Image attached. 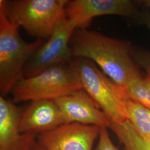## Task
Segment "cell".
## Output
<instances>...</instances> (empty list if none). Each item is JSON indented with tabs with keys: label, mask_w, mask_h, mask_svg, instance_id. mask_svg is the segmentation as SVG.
<instances>
[{
	"label": "cell",
	"mask_w": 150,
	"mask_h": 150,
	"mask_svg": "<svg viewBox=\"0 0 150 150\" xmlns=\"http://www.w3.org/2000/svg\"><path fill=\"white\" fill-rule=\"evenodd\" d=\"M70 45L73 57L86 58L98 64L125 92L142 77L134 61V48L129 42L85 28L76 29Z\"/></svg>",
	"instance_id": "1"
},
{
	"label": "cell",
	"mask_w": 150,
	"mask_h": 150,
	"mask_svg": "<svg viewBox=\"0 0 150 150\" xmlns=\"http://www.w3.org/2000/svg\"><path fill=\"white\" fill-rule=\"evenodd\" d=\"M69 64L82 90L101 109L110 122L122 123L129 120L126 107L129 98L123 90L107 78L90 59L74 57Z\"/></svg>",
	"instance_id": "2"
},
{
	"label": "cell",
	"mask_w": 150,
	"mask_h": 150,
	"mask_svg": "<svg viewBox=\"0 0 150 150\" xmlns=\"http://www.w3.org/2000/svg\"><path fill=\"white\" fill-rule=\"evenodd\" d=\"M19 27L12 23L0 7V92L4 97L16 83L24 77L26 64L43 44L42 40L25 41L19 34Z\"/></svg>",
	"instance_id": "3"
},
{
	"label": "cell",
	"mask_w": 150,
	"mask_h": 150,
	"mask_svg": "<svg viewBox=\"0 0 150 150\" xmlns=\"http://www.w3.org/2000/svg\"><path fill=\"white\" fill-rule=\"evenodd\" d=\"M67 0H0L9 20L37 39L50 38L66 14Z\"/></svg>",
	"instance_id": "4"
},
{
	"label": "cell",
	"mask_w": 150,
	"mask_h": 150,
	"mask_svg": "<svg viewBox=\"0 0 150 150\" xmlns=\"http://www.w3.org/2000/svg\"><path fill=\"white\" fill-rule=\"evenodd\" d=\"M82 90L70 64H57L31 77H23L11 91L12 102L54 100Z\"/></svg>",
	"instance_id": "5"
},
{
	"label": "cell",
	"mask_w": 150,
	"mask_h": 150,
	"mask_svg": "<svg viewBox=\"0 0 150 150\" xmlns=\"http://www.w3.org/2000/svg\"><path fill=\"white\" fill-rule=\"evenodd\" d=\"M76 30L66 14L62 16L47 42L27 62L23 70L24 77L36 76L57 64L69 63L73 57L70 41Z\"/></svg>",
	"instance_id": "6"
},
{
	"label": "cell",
	"mask_w": 150,
	"mask_h": 150,
	"mask_svg": "<svg viewBox=\"0 0 150 150\" xmlns=\"http://www.w3.org/2000/svg\"><path fill=\"white\" fill-rule=\"evenodd\" d=\"M140 12L129 0L69 1L66 15L76 29H85L98 16L117 15L138 19Z\"/></svg>",
	"instance_id": "7"
},
{
	"label": "cell",
	"mask_w": 150,
	"mask_h": 150,
	"mask_svg": "<svg viewBox=\"0 0 150 150\" xmlns=\"http://www.w3.org/2000/svg\"><path fill=\"white\" fill-rule=\"evenodd\" d=\"M100 127L79 123L62 124L38 134L37 142L44 150H92Z\"/></svg>",
	"instance_id": "8"
},
{
	"label": "cell",
	"mask_w": 150,
	"mask_h": 150,
	"mask_svg": "<svg viewBox=\"0 0 150 150\" xmlns=\"http://www.w3.org/2000/svg\"><path fill=\"white\" fill-rule=\"evenodd\" d=\"M64 123H79L109 127L110 121L105 113L83 90L74 91L54 100Z\"/></svg>",
	"instance_id": "9"
},
{
	"label": "cell",
	"mask_w": 150,
	"mask_h": 150,
	"mask_svg": "<svg viewBox=\"0 0 150 150\" xmlns=\"http://www.w3.org/2000/svg\"><path fill=\"white\" fill-rule=\"evenodd\" d=\"M21 113L13 102L0 96V150H29L36 143L38 135L20 131Z\"/></svg>",
	"instance_id": "10"
},
{
	"label": "cell",
	"mask_w": 150,
	"mask_h": 150,
	"mask_svg": "<svg viewBox=\"0 0 150 150\" xmlns=\"http://www.w3.org/2000/svg\"><path fill=\"white\" fill-rule=\"evenodd\" d=\"M64 124L54 100L32 101L22 112L19 123L21 134L37 135L51 131Z\"/></svg>",
	"instance_id": "11"
},
{
	"label": "cell",
	"mask_w": 150,
	"mask_h": 150,
	"mask_svg": "<svg viewBox=\"0 0 150 150\" xmlns=\"http://www.w3.org/2000/svg\"><path fill=\"white\" fill-rule=\"evenodd\" d=\"M109 128L117 136L126 150H150V139H142L129 120L122 123L110 122Z\"/></svg>",
	"instance_id": "12"
},
{
	"label": "cell",
	"mask_w": 150,
	"mask_h": 150,
	"mask_svg": "<svg viewBox=\"0 0 150 150\" xmlns=\"http://www.w3.org/2000/svg\"><path fill=\"white\" fill-rule=\"evenodd\" d=\"M126 107L129 121L136 132L144 139H150V109L127 99Z\"/></svg>",
	"instance_id": "13"
},
{
	"label": "cell",
	"mask_w": 150,
	"mask_h": 150,
	"mask_svg": "<svg viewBox=\"0 0 150 150\" xmlns=\"http://www.w3.org/2000/svg\"><path fill=\"white\" fill-rule=\"evenodd\" d=\"M125 92L129 99L138 102L142 106L150 109V102L144 78L142 77L135 81L126 89Z\"/></svg>",
	"instance_id": "14"
},
{
	"label": "cell",
	"mask_w": 150,
	"mask_h": 150,
	"mask_svg": "<svg viewBox=\"0 0 150 150\" xmlns=\"http://www.w3.org/2000/svg\"><path fill=\"white\" fill-rule=\"evenodd\" d=\"M95 150H120L113 144L106 127H100L98 142Z\"/></svg>",
	"instance_id": "15"
},
{
	"label": "cell",
	"mask_w": 150,
	"mask_h": 150,
	"mask_svg": "<svg viewBox=\"0 0 150 150\" xmlns=\"http://www.w3.org/2000/svg\"><path fill=\"white\" fill-rule=\"evenodd\" d=\"M134 57L137 65L145 70L147 74H150V51L134 48Z\"/></svg>",
	"instance_id": "16"
},
{
	"label": "cell",
	"mask_w": 150,
	"mask_h": 150,
	"mask_svg": "<svg viewBox=\"0 0 150 150\" xmlns=\"http://www.w3.org/2000/svg\"><path fill=\"white\" fill-rule=\"evenodd\" d=\"M140 23L145 25L150 30V13L149 12H142L140 13L139 17L137 19Z\"/></svg>",
	"instance_id": "17"
},
{
	"label": "cell",
	"mask_w": 150,
	"mask_h": 150,
	"mask_svg": "<svg viewBox=\"0 0 150 150\" xmlns=\"http://www.w3.org/2000/svg\"><path fill=\"white\" fill-rule=\"evenodd\" d=\"M144 81L147 91L149 99L150 102V74H147L146 77L144 78Z\"/></svg>",
	"instance_id": "18"
},
{
	"label": "cell",
	"mask_w": 150,
	"mask_h": 150,
	"mask_svg": "<svg viewBox=\"0 0 150 150\" xmlns=\"http://www.w3.org/2000/svg\"><path fill=\"white\" fill-rule=\"evenodd\" d=\"M31 150H44L43 149H42L41 147V146H40V145L38 144V142H37V141H36V142L34 144V145H33V146L32 147V148H31Z\"/></svg>",
	"instance_id": "19"
},
{
	"label": "cell",
	"mask_w": 150,
	"mask_h": 150,
	"mask_svg": "<svg viewBox=\"0 0 150 150\" xmlns=\"http://www.w3.org/2000/svg\"><path fill=\"white\" fill-rule=\"evenodd\" d=\"M140 2H141L142 4H144V5L146 6H147V7H150V0L141 1H140Z\"/></svg>",
	"instance_id": "20"
},
{
	"label": "cell",
	"mask_w": 150,
	"mask_h": 150,
	"mask_svg": "<svg viewBox=\"0 0 150 150\" xmlns=\"http://www.w3.org/2000/svg\"><path fill=\"white\" fill-rule=\"evenodd\" d=\"M31 148H32V147H31ZM31 149H30V150H31Z\"/></svg>",
	"instance_id": "21"
}]
</instances>
